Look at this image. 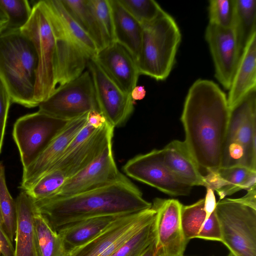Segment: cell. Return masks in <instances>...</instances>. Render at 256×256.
Here are the masks:
<instances>
[{
  "label": "cell",
  "mask_w": 256,
  "mask_h": 256,
  "mask_svg": "<svg viewBox=\"0 0 256 256\" xmlns=\"http://www.w3.org/2000/svg\"><path fill=\"white\" fill-rule=\"evenodd\" d=\"M230 112L227 96L213 81L199 79L190 87L180 117L184 142L207 173L220 168Z\"/></svg>",
  "instance_id": "cell-1"
},
{
  "label": "cell",
  "mask_w": 256,
  "mask_h": 256,
  "mask_svg": "<svg viewBox=\"0 0 256 256\" xmlns=\"http://www.w3.org/2000/svg\"><path fill=\"white\" fill-rule=\"evenodd\" d=\"M36 210L57 232L68 224L95 216H124L152 206L126 176L108 185L62 198L34 200Z\"/></svg>",
  "instance_id": "cell-2"
},
{
  "label": "cell",
  "mask_w": 256,
  "mask_h": 256,
  "mask_svg": "<svg viewBox=\"0 0 256 256\" xmlns=\"http://www.w3.org/2000/svg\"><path fill=\"white\" fill-rule=\"evenodd\" d=\"M38 60L34 46L20 30H4L0 34V78L11 102L30 108L34 100Z\"/></svg>",
  "instance_id": "cell-3"
},
{
  "label": "cell",
  "mask_w": 256,
  "mask_h": 256,
  "mask_svg": "<svg viewBox=\"0 0 256 256\" xmlns=\"http://www.w3.org/2000/svg\"><path fill=\"white\" fill-rule=\"evenodd\" d=\"M222 241L234 256H256V186L242 197L216 204Z\"/></svg>",
  "instance_id": "cell-4"
},
{
  "label": "cell",
  "mask_w": 256,
  "mask_h": 256,
  "mask_svg": "<svg viewBox=\"0 0 256 256\" xmlns=\"http://www.w3.org/2000/svg\"><path fill=\"white\" fill-rule=\"evenodd\" d=\"M143 27L142 42L136 64L140 74L163 80L174 64L182 35L174 19L164 10Z\"/></svg>",
  "instance_id": "cell-5"
},
{
  "label": "cell",
  "mask_w": 256,
  "mask_h": 256,
  "mask_svg": "<svg viewBox=\"0 0 256 256\" xmlns=\"http://www.w3.org/2000/svg\"><path fill=\"white\" fill-rule=\"evenodd\" d=\"M230 109L220 167L241 166L256 170V90Z\"/></svg>",
  "instance_id": "cell-6"
},
{
  "label": "cell",
  "mask_w": 256,
  "mask_h": 256,
  "mask_svg": "<svg viewBox=\"0 0 256 256\" xmlns=\"http://www.w3.org/2000/svg\"><path fill=\"white\" fill-rule=\"evenodd\" d=\"M20 30L32 43L38 57L34 100L38 106L56 90V38L42 0L32 6L30 19Z\"/></svg>",
  "instance_id": "cell-7"
},
{
  "label": "cell",
  "mask_w": 256,
  "mask_h": 256,
  "mask_svg": "<svg viewBox=\"0 0 256 256\" xmlns=\"http://www.w3.org/2000/svg\"><path fill=\"white\" fill-rule=\"evenodd\" d=\"M70 121L38 110L23 116L16 121L12 136L23 170L37 158Z\"/></svg>",
  "instance_id": "cell-8"
},
{
  "label": "cell",
  "mask_w": 256,
  "mask_h": 256,
  "mask_svg": "<svg viewBox=\"0 0 256 256\" xmlns=\"http://www.w3.org/2000/svg\"><path fill=\"white\" fill-rule=\"evenodd\" d=\"M38 106L40 112L68 120L80 118L92 110L98 111L90 72L84 71L77 78L56 88Z\"/></svg>",
  "instance_id": "cell-9"
},
{
  "label": "cell",
  "mask_w": 256,
  "mask_h": 256,
  "mask_svg": "<svg viewBox=\"0 0 256 256\" xmlns=\"http://www.w3.org/2000/svg\"><path fill=\"white\" fill-rule=\"evenodd\" d=\"M156 214L152 204L148 209L120 216L96 237L68 252L66 256H111L124 242L154 221Z\"/></svg>",
  "instance_id": "cell-10"
},
{
  "label": "cell",
  "mask_w": 256,
  "mask_h": 256,
  "mask_svg": "<svg viewBox=\"0 0 256 256\" xmlns=\"http://www.w3.org/2000/svg\"><path fill=\"white\" fill-rule=\"evenodd\" d=\"M122 170L128 176L171 196H188L192 188L166 167L162 160L161 149L135 156L126 162Z\"/></svg>",
  "instance_id": "cell-11"
},
{
  "label": "cell",
  "mask_w": 256,
  "mask_h": 256,
  "mask_svg": "<svg viewBox=\"0 0 256 256\" xmlns=\"http://www.w3.org/2000/svg\"><path fill=\"white\" fill-rule=\"evenodd\" d=\"M87 67L92 78L98 111L114 128L123 126L134 110L130 94L122 91L94 58L88 60Z\"/></svg>",
  "instance_id": "cell-12"
},
{
  "label": "cell",
  "mask_w": 256,
  "mask_h": 256,
  "mask_svg": "<svg viewBox=\"0 0 256 256\" xmlns=\"http://www.w3.org/2000/svg\"><path fill=\"white\" fill-rule=\"evenodd\" d=\"M154 256H184L188 241L181 224L182 204L177 200L156 198Z\"/></svg>",
  "instance_id": "cell-13"
},
{
  "label": "cell",
  "mask_w": 256,
  "mask_h": 256,
  "mask_svg": "<svg viewBox=\"0 0 256 256\" xmlns=\"http://www.w3.org/2000/svg\"><path fill=\"white\" fill-rule=\"evenodd\" d=\"M42 2L56 38L54 80L56 89L82 74L90 58L63 28L44 0Z\"/></svg>",
  "instance_id": "cell-14"
},
{
  "label": "cell",
  "mask_w": 256,
  "mask_h": 256,
  "mask_svg": "<svg viewBox=\"0 0 256 256\" xmlns=\"http://www.w3.org/2000/svg\"><path fill=\"white\" fill-rule=\"evenodd\" d=\"M124 176L116 164L111 143L91 164L67 179L58 193L50 198L66 197L96 189Z\"/></svg>",
  "instance_id": "cell-15"
},
{
  "label": "cell",
  "mask_w": 256,
  "mask_h": 256,
  "mask_svg": "<svg viewBox=\"0 0 256 256\" xmlns=\"http://www.w3.org/2000/svg\"><path fill=\"white\" fill-rule=\"evenodd\" d=\"M205 40L213 60L215 77L228 90L242 54L234 30L232 27L222 28L208 24Z\"/></svg>",
  "instance_id": "cell-16"
},
{
  "label": "cell",
  "mask_w": 256,
  "mask_h": 256,
  "mask_svg": "<svg viewBox=\"0 0 256 256\" xmlns=\"http://www.w3.org/2000/svg\"><path fill=\"white\" fill-rule=\"evenodd\" d=\"M88 114L70 121L37 158L23 170L22 190L28 189L62 157L72 138L86 124Z\"/></svg>",
  "instance_id": "cell-17"
},
{
  "label": "cell",
  "mask_w": 256,
  "mask_h": 256,
  "mask_svg": "<svg viewBox=\"0 0 256 256\" xmlns=\"http://www.w3.org/2000/svg\"><path fill=\"white\" fill-rule=\"evenodd\" d=\"M94 58L122 91L130 94L140 74L136 60L125 47L114 42L98 50Z\"/></svg>",
  "instance_id": "cell-18"
},
{
  "label": "cell",
  "mask_w": 256,
  "mask_h": 256,
  "mask_svg": "<svg viewBox=\"0 0 256 256\" xmlns=\"http://www.w3.org/2000/svg\"><path fill=\"white\" fill-rule=\"evenodd\" d=\"M114 128L106 123L82 144L64 156L50 170L60 169L67 179L79 172L94 160L112 143Z\"/></svg>",
  "instance_id": "cell-19"
},
{
  "label": "cell",
  "mask_w": 256,
  "mask_h": 256,
  "mask_svg": "<svg viewBox=\"0 0 256 256\" xmlns=\"http://www.w3.org/2000/svg\"><path fill=\"white\" fill-rule=\"evenodd\" d=\"M162 160L179 180L192 186L207 187L200 168L184 141L174 140L161 149Z\"/></svg>",
  "instance_id": "cell-20"
},
{
  "label": "cell",
  "mask_w": 256,
  "mask_h": 256,
  "mask_svg": "<svg viewBox=\"0 0 256 256\" xmlns=\"http://www.w3.org/2000/svg\"><path fill=\"white\" fill-rule=\"evenodd\" d=\"M180 218L182 231L187 241L199 238L221 242L220 226L215 210L207 216L204 198L192 204L182 205Z\"/></svg>",
  "instance_id": "cell-21"
},
{
  "label": "cell",
  "mask_w": 256,
  "mask_h": 256,
  "mask_svg": "<svg viewBox=\"0 0 256 256\" xmlns=\"http://www.w3.org/2000/svg\"><path fill=\"white\" fill-rule=\"evenodd\" d=\"M256 90V32L244 48L235 70L227 100L230 108Z\"/></svg>",
  "instance_id": "cell-22"
},
{
  "label": "cell",
  "mask_w": 256,
  "mask_h": 256,
  "mask_svg": "<svg viewBox=\"0 0 256 256\" xmlns=\"http://www.w3.org/2000/svg\"><path fill=\"white\" fill-rule=\"evenodd\" d=\"M207 188L216 191L220 200L242 190L256 186V170L241 166L220 167L204 176Z\"/></svg>",
  "instance_id": "cell-23"
},
{
  "label": "cell",
  "mask_w": 256,
  "mask_h": 256,
  "mask_svg": "<svg viewBox=\"0 0 256 256\" xmlns=\"http://www.w3.org/2000/svg\"><path fill=\"white\" fill-rule=\"evenodd\" d=\"M16 226L14 256H36L34 226V200L24 191L16 201Z\"/></svg>",
  "instance_id": "cell-24"
},
{
  "label": "cell",
  "mask_w": 256,
  "mask_h": 256,
  "mask_svg": "<svg viewBox=\"0 0 256 256\" xmlns=\"http://www.w3.org/2000/svg\"><path fill=\"white\" fill-rule=\"evenodd\" d=\"M109 1L112 14L115 42L125 47L136 62L142 42L143 27L118 0Z\"/></svg>",
  "instance_id": "cell-25"
},
{
  "label": "cell",
  "mask_w": 256,
  "mask_h": 256,
  "mask_svg": "<svg viewBox=\"0 0 256 256\" xmlns=\"http://www.w3.org/2000/svg\"><path fill=\"white\" fill-rule=\"evenodd\" d=\"M118 216H103L92 217L68 224L59 229L57 232L66 253L96 237Z\"/></svg>",
  "instance_id": "cell-26"
},
{
  "label": "cell",
  "mask_w": 256,
  "mask_h": 256,
  "mask_svg": "<svg viewBox=\"0 0 256 256\" xmlns=\"http://www.w3.org/2000/svg\"><path fill=\"white\" fill-rule=\"evenodd\" d=\"M68 12L96 44L98 50L106 46L90 0H60Z\"/></svg>",
  "instance_id": "cell-27"
},
{
  "label": "cell",
  "mask_w": 256,
  "mask_h": 256,
  "mask_svg": "<svg viewBox=\"0 0 256 256\" xmlns=\"http://www.w3.org/2000/svg\"><path fill=\"white\" fill-rule=\"evenodd\" d=\"M34 226L36 256H66V252L57 232L36 208Z\"/></svg>",
  "instance_id": "cell-28"
},
{
  "label": "cell",
  "mask_w": 256,
  "mask_h": 256,
  "mask_svg": "<svg viewBox=\"0 0 256 256\" xmlns=\"http://www.w3.org/2000/svg\"><path fill=\"white\" fill-rule=\"evenodd\" d=\"M44 2L78 46L90 58H94L98 51L96 44L68 12L60 0Z\"/></svg>",
  "instance_id": "cell-29"
},
{
  "label": "cell",
  "mask_w": 256,
  "mask_h": 256,
  "mask_svg": "<svg viewBox=\"0 0 256 256\" xmlns=\"http://www.w3.org/2000/svg\"><path fill=\"white\" fill-rule=\"evenodd\" d=\"M256 0H234L233 28L242 53L252 34L256 32Z\"/></svg>",
  "instance_id": "cell-30"
},
{
  "label": "cell",
  "mask_w": 256,
  "mask_h": 256,
  "mask_svg": "<svg viewBox=\"0 0 256 256\" xmlns=\"http://www.w3.org/2000/svg\"><path fill=\"white\" fill-rule=\"evenodd\" d=\"M0 210L2 227L10 241L13 242L16 226V202L7 188L4 168L0 162Z\"/></svg>",
  "instance_id": "cell-31"
},
{
  "label": "cell",
  "mask_w": 256,
  "mask_h": 256,
  "mask_svg": "<svg viewBox=\"0 0 256 256\" xmlns=\"http://www.w3.org/2000/svg\"><path fill=\"white\" fill-rule=\"evenodd\" d=\"M66 180L62 170L54 169L41 176L25 192L34 200L48 198L56 194Z\"/></svg>",
  "instance_id": "cell-32"
},
{
  "label": "cell",
  "mask_w": 256,
  "mask_h": 256,
  "mask_svg": "<svg viewBox=\"0 0 256 256\" xmlns=\"http://www.w3.org/2000/svg\"><path fill=\"white\" fill-rule=\"evenodd\" d=\"M154 220L124 242L111 256H141L154 241Z\"/></svg>",
  "instance_id": "cell-33"
},
{
  "label": "cell",
  "mask_w": 256,
  "mask_h": 256,
  "mask_svg": "<svg viewBox=\"0 0 256 256\" xmlns=\"http://www.w3.org/2000/svg\"><path fill=\"white\" fill-rule=\"evenodd\" d=\"M142 26L154 22L164 10L154 0H118Z\"/></svg>",
  "instance_id": "cell-34"
},
{
  "label": "cell",
  "mask_w": 256,
  "mask_h": 256,
  "mask_svg": "<svg viewBox=\"0 0 256 256\" xmlns=\"http://www.w3.org/2000/svg\"><path fill=\"white\" fill-rule=\"evenodd\" d=\"M0 6L8 17L6 28L10 30H20L32 12V8L26 0H0Z\"/></svg>",
  "instance_id": "cell-35"
},
{
  "label": "cell",
  "mask_w": 256,
  "mask_h": 256,
  "mask_svg": "<svg viewBox=\"0 0 256 256\" xmlns=\"http://www.w3.org/2000/svg\"><path fill=\"white\" fill-rule=\"evenodd\" d=\"M208 24L222 28L232 27L234 14V0L209 1Z\"/></svg>",
  "instance_id": "cell-36"
},
{
  "label": "cell",
  "mask_w": 256,
  "mask_h": 256,
  "mask_svg": "<svg viewBox=\"0 0 256 256\" xmlns=\"http://www.w3.org/2000/svg\"><path fill=\"white\" fill-rule=\"evenodd\" d=\"M106 46L115 42L112 8L109 0H90Z\"/></svg>",
  "instance_id": "cell-37"
},
{
  "label": "cell",
  "mask_w": 256,
  "mask_h": 256,
  "mask_svg": "<svg viewBox=\"0 0 256 256\" xmlns=\"http://www.w3.org/2000/svg\"><path fill=\"white\" fill-rule=\"evenodd\" d=\"M11 100L6 86L0 78V154L2 151Z\"/></svg>",
  "instance_id": "cell-38"
},
{
  "label": "cell",
  "mask_w": 256,
  "mask_h": 256,
  "mask_svg": "<svg viewBox=\"0 0 256 256\" xmlns=\"http://www.w3.org/2000/svg\"><path fill=\"white\" fill-rule=\"evenodd\" d=\"M97 130L86 122V125L72 138L64 156L82 144Z\"/></svg>",
  "instance_id": "cell-39"
},
{
  "label": "cell",
  "mask_w": 256,
  "mask_h": 256,
  "mask_svg": "<svg viewBox=\"0 0 256 256\" xmlns=\"http://www.w3.org/2000/svg\"><path fill=\"white\" fill-rule=\"evenodd\" d=\"M0 246L2 256H14V247L12 242L0 224Z\"/></svg>",
  "instance_id": "cell-40"
},
{
  "label": "cell",
  "mask_w": 256,
  "mask_h": 256,
  "mask_svg": "<svg viewBox=\"0 0 256 256\" xmlns=\"http://www.w3.org/2000/svg\"><path fill=\"white\" fill-rule=\"evenodd\" d=\"M87 122L95 128L98 129L102 126L107 122L100 112L94 110L88 114Z\"/></svg>",
  "instance_id": "cell-41"
},
{
  "label": "cell",
  "mask_w": 256,
  "mask_h": 256,
  "mask_svg": "<svg viewBox=\"0 0 256 256\" xmlns=\"http://www.w3.org/2000/svg\"><path fill=\"white\" fill-rule=\"evenodd\" d=\"M206 194L205 198V210L208 217L210 214L215 210L216 206V200L214 191L210 188H206Z\"/></svg>",
  "instance_id": "cell-42"
},
{
  "label": "cell",
  "mask_w": 256,
  "mask_h": 256,
  "mask_svg": "<svg viewBox=\"0 0 256 256\" xmlns=\"http://www.w3.org/2000/svg\"><path fill=\"white\" fill-rule=\"evenodd\" d=\"M146 94V90L142 86H136L130 92L131 98L134 101L142 100Z\"/></svg>",
  "instance_id": "cell-43"
},
{
  "label": "cell",
  "mask_w": 256,
  "mask_h": 256,
  "mask_svg": "<svg viewBox=\"0 0 256 256\" xmlns=\"http://www.w3.org/2000/svg\"><path fill=\"white\" fill-rule=\"evenodd\" d=\"M155 250V242L154 241L141 256H154Z\"/></svg>",
  "instance_id": "cell-44"
},
{
  "label": "cell",
  "mask_w": 256,
  "mask_h": 256,
  "mask_svg": "<svg viewBox=\"0 0 256 256\" xmlns=\"http://www.w3.org/2000/svg\"><path fill=\"white\" fill-rule=\"evenodd\" d=\"M8 22V17L6 12L0 6V23L2 24H7Z\"/></svg>",
  "instance_id": "cell-45"
},
{
  "label": "cell",
  "mask_w": 256,
  "mask_h": 256,
  "mask_svg": "<svg viewBox=\"0 0 256 256\" xmlns=\"http://www.w3.org/2000/svg\"><path fill=\"white\" fill-rule=\"evenodd\" d=\"M7 24H2L0 23V34L4 30Z\"/></svg>",
  "instance_id": "cell-46"
},
{
  "label": "cell",
  "mask_w": 256,
  "mask_h": 256,
  "mask_svg": "<svg viewBox=\"0 0 256 256\" xmlns=\"http://www.w3.org/2000/svg\"><path fill=\"white\" fill-rule=\"evenodd\" d=\"M0 224L2 226V216H1L0 210Z\"/></svg>",
  "instance_id": "cell-47"
},
{
  "label": "cell",
  "mask_w": 256,
  "mask_h": 256,
  "mask_svg": "<svg viewBox=\"0 0 256 256\" xmlns=\"http://www.w3.org/2000/svg\"><path fill=\"white\" fill-rule=\"evenodd\" d=\"M228 256H234L231 253H229L228 254Z\"/></svg>",
  "instance_id": "cell-48"
},
{
  "label": "cell",
  "mask_w": 256,
  "mask_h": 256,
  "mask_svg": "<svg viewBox=\"0 0 256 256\" xmlns=\"http://www.w3.org/2000/svg\"><path fill=\"white\" fill-rule=\"evenodd\" d=\"M0 254H1V246H0Z\"/></svg>",
  "instance_id": "cell-49"
}]
</instances>
